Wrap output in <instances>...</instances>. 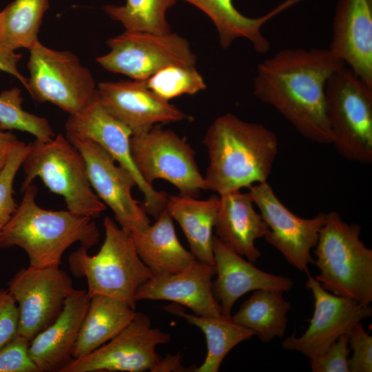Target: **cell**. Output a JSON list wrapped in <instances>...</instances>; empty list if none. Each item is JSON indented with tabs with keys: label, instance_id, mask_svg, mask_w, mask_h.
<instances>
[{
	"label": "cell",
	"instance_id": "6da1fadb",
	"mask_svg": "<svg viewBox=\"0 0 372 372\" xmlns=\"http://www.w3.org/2000/svg\"><path fill=\"white\" fill-rule=\"evenodd\" d=\"M344 65L329 48L283 49L258 65L254 94L306 138L332 143L325 90L330 76Z\"/></svg>",
	"mask_w": 372,
	"mask_h": 372
},
{
	"label": "cell",
	"instance_id": "7a4b0ae2",
	"mask_svg": "<svg viewBox=\"0 0 372 372\" xmlns=\"http://www.w3.org/2000/svg\"><path fill=\"white\" fill-rule=\"evenodd\" d=\"M203 143L209 157L207 189L219 196L267 182L278 149L274 132L230 113L214 121Z\"/></svg>",
	"mask_w": 372,
	"mask_h": 372
},
{
	"label": "cell",
	"instance_id": "3957f363",
	"mask_svg": "<svg viewBox=\"0 0 372 372\" xmlns=\"http://www.w3.org/2000/svg\"><path fill=\"white\" fill-rule=\"evenodd\" d=\"M23 193L0 234V248L20 247L28 256L29 267L45 268L59 266L63 254L74 243L88 249L99 242L100 232L93 218L41 207L33 183Z\"/></svg>",
	"mask_w": 372,
	"mask_h": 372
},
{
	"label": "cell",
	"instance_id": "277c9868",
	"mask_svg": "<svg viewBox=\"0 0 372 372\" xmlns=\"http://www.w3.org/2000/svg\"><path fill=\"white\" fill-rule=\"evenodd\" d=\"M360 227L327 214L316 249L315 278L327 291L369 305L372 302V249L360 240Z\"/></svg>",
	"mask_w": 372,
	"mask_h": 372
},
{
	"label": "cell",
	"instance_id": "5b68a950",
	"mask_svg": "<svg viewBox=\"0 0 372 372\" xmlns=\"http://www.w3.org/2000/svg\"><path fill=\"white\" fill-rule=\"evenodd\" d=\"M105 240L94 256L81 247L68 258L70 271L85 278L90 297L102 295L128 304L136 309L138 288L153 277L134 248L130 234L108 216L103 220Z\"/></svg>",
	"mask_w": 372,
	"mask_h": 372
},
{
	"label": "cell",
	"instance_id": "8992f818",
	"mask_svg": "<svg viewBox=\"0 0 372 372\" xmlns=\"http://www.w3.org/2000/svg\"><path fill=\"white\" fill-rule=\"evenodd\" d=\"M28 144L21 165L22 192L39 178L51 192L63 198L68 210L74 214L95 219L106 209L90 183L83 156L66 136L59 134Z\"/></svg>",
	"mask_w": 372,
	"mask_h": 372
},
{
	"label": "cell",
	"instance_id": "52a82bcc",
	"mask_svg": "<svg viewBox=\"0 0 372 372\" xmlns=\"http://www.w3.org/2000/svg\"><path fill=\"white\" fill-rule=\"evenodd\" d=\"M326 114L332 143L347 160L372 162V87L349 67L329 79L325 90Z\"/></svg>",
	"mask_w": 372,
	"mask_h": 372
},
{
	"label": "cell",
	"instance_id": "ba28073f",
	"mask_svg": "<svg viewBox=\"0 0 372 372\" xmlns=\"http://www.w3.org/2000/svg\"><path fill=\"white\" fill-rule=\"evenodd\" d=\"M27 90L39 103L48 102L73 114L96 92L94 78L70 51H59L39 41L30 49Z\"/></svg>",
	"mask_w": 372,
	"mask_h": 372
},
{
	"label": "cell",
	"instance_id": "9c48e42d",
	"mask_svg": "<svg viewBox=\"0 0 372 372\" xmlns=\"http://www.w3.org/2000/svg\"><path fill=\"white\" fill-rule=\"evenodd\" d=\"M130 145L134 165L148 184L163 179L177 187L181 195L195 198L200 190H207L194 150L172 130L155 125L146 132L132 135Z\"/></svg>",
	"mask_w": 372,
	"mask_h": 372
},
{
	"label": "cell",
	"instance_id": "30bf717a",
	"mask_svg": "<svg viewBox=\"0 0 372 372\" xmlns=\"http://www.w3.org/2000/svg\"><path fill=\"white\" fill-rule=\"evenodd\" d=\"M110 51L96 59L105 70L134 80H145L171 65L195 66L189 43L176 33L125 30L107 41Z\"/></svg>",
	"mask_w": 372,
	"mask_h": 372
},
{
	"label": "cell",
	"instance_id": "8fae6325",
	"mask_svg": "<svg viewBox=\"0 0 372 372\" xmlns=\"http://www.w3.org/2000/svg\"><path fill=\"white\" fill-rule=\"evenodd\" d=\"M169 339L168 333L152 327L146 314L136 312L115 337L90 354L73 358L61 372H154L161 359L156 347Z\"/></svg>",
	"mask_w": 372,
	"mask_h": 372
},
{
	"label": "cell",
	"instance_id": "7c38bea8",
	"mask_svg": "<svg viewBox=\"0 0 372 372\" xmlns=\"http://www.w3.org/2000/svg\"><path fill=\"white\" fill-rule=\"evenodd\" d=\"M7 285L19 309L18 334L30 341L59 316L74 289L59 266L20 269Z\"/></svg>",
	"mask_w": 372,
	"mask_h": 372
},
{
	"label": "cell",
	"instance_id": "4fadbf2b",
	"mask_svg": "<svg viewBox=\"0 0 372 372\" xmlns=\"http://www.w3.org/2000/svg\"><path fill=\"white\" fill-rule=\"evenodd\" d=\"M65 130L66 138L87 139L99 144L134 176L144 196L143 208L147 214L156 218L165 209L167 194L148 184L134 165L130 145L132 132L105 109L97 90L84 107L69 115Z\"/></svg>",
	"mask_w": 372,
	"mask_h": 372
},
{
	"label": "cell",
	"instance_id": "5bb4252c",
	"mask_svg": "<svg viewBox=\"0 0 372 372\" xmlns=\"http://www.w3.org/2000/svg\"><path fill=\"white\" fill-rule=\"evenodd\" d=\"M67 138L83 156L93 190L113 211L120 227L131 234L149 226L147 214L132 195V188L137 186L134 176L117 165L113 157L96 143L87 139Z\"/></svg>",
	"mask_w": 372,
	"mask_h": 372
},
{
	"label": "cell",
	"instance_id": "9a60e30c",
	"mask_svg": "<svg viewBox=\"0 0 372 372\" xmlns=\"http://www.w3.org/2000/svg\"><path fill=\"white\" fill-rule=\"evenodd\" d=\"M249 188L254 203L269 228L265 236L267 242L278 250L291 266L309 274V265L314 260L311 249L317 244L327 214L302 218L282 204L267 182Z\"/></svg>",
	"mask_w": 372,
	"mask_h": 372
},
{
	"label": "cell",
	"instance_id": "2e32d148",
	"mask_svg": "<svg viewBox=\"0 0 372 372\" xmlns=\"http://www.w3.org/2000/svg\"><path fill=\"white\" fill-rule=\"evenodd\" d=\"M306 287L314 300V311L309 325L300 336L291 335L285 339L282 347L311 359L324 353L340 336L349 334L357 323L371 316L372 308L327 291L309 273Z\"/></svg>",
	"mask_w": 372,
	"mask_h": 372
},
{
	"label": "cell",
	"instance_id": "e0dca14e",
	"mask_svg": "<svg viewBox=\"0 0 372 372\" xmlns=\"http://www.w3.org/2000/svg\"><path fill=\"white\" fill-rule=\"evenodd\" d=\"M96 90L102 105L130 129L132 135L146 132L157 123H174L189 118L147 88L144 81L101 82Z\"/></svg>",
	"mask_w": 372,
	"mask_h": 372
},
{
	"label": "cell",
	"instance_id": "ac0fdd59",
	"mask_svg": "<svg viewBox=\"0 0 372 372\" xmlns=\"http://www.w3.org/2000/svg\"><path fill=\"white\" fill-rule=\"evenodd\" d=\"M212 250L216 275L212 282L213 293L224 316H231L235 302L249 291L266 289L284 293L293 287L289 278L256 267L216 236L213 237Z\"/></svg>",
	"mask_w": 372,
	"mask_h": 372
},
{
	"label": "cell",
	"instance_id": "d6986e66",
	"mask_svg": "<svg viewBox=\"0 0 372 372\" xmlns=\"http://www.w3.org/2000/svg\"><path fill=\"white\" fill-rule=\"evenodd\" d=\"M329 50L372 87V0H339Z\"/></svg>",
	"mask_w": 372,
	"mask_h": 372
},
{
	"label": "cell",
	"instance_id": "ffe728a7",
	"mask_svg": "<svg viewBox=\"0 0 372 372\" xmlns=\"http://www.w3.org/2000/svg\"><path fill=\"white\" fill-rule=\"evenodd\" d=\"M214 265L197 259L187 269L168 275L153 276L136 291L142 300H168L187 307L196 315L218 317L222 314L212 289Z\"/></svg>",
	"mask_w": 372,
	"mask_h": 372
},
{
	"label": "cell",
	"instance_id": "44dd1931",
	"mask_svg": "<svg viewBox=\"0 0 372 372\" xmlns=\"http://www.w3.org/2000/svg\"><path fill=\"white\" fill-rule=\"evenodd\" d=\"M90 299L87 291L74 289L59 316L30 341V355L39 372H61L73 359Z\"/></svg>",
	"mask_w": 372,
	"mask_h": 372
},
{
	"label": "cell",
	"instance_id": "7402d4cb",
	"mask_svg": "<svg viewBox=\"0 0 372 372\" xmlns=\"http://www.w3.org/2000/svg\"><path fill=\"white\" fill-rule=\"evenodd\" d=\"M215 230L224 244L254 263L261 256L255 241L267 234L269 228L254 208L249 192L236 190L220 195Z\"/></svg>",
	"mask_w": 372,
	"mask_h": 372
},
{
	"label": "cell",
	"instance_id": "603a6c76",
	"mask_svg": "<svg viewBox=\"0 0 372 372\" xmlns=\"http://www.w3.org/2000/svg\"><path fill=\"white\" fill-rule=\"evenodd\" d=\"M130 236L137 254L153 276L183 271L196 260L178 240L173 219L166 209L152 225Z\"/></svg>",
	"mask_w": 372,
	"mask_h": 372
},
{
	"label": "cell",
	"instance_id": "cb8c5ba5",
	"mask_svg": "<svg viewBox=\"0 0 372 372\" xmlns=\"http://www.w3.org/2000/svg\"><path fill=\"white\" fill-rule=\"evenodd\" d=\"M205 13L214 23L222 48H229L239 39L249 40L256 52L264 54L271 48L269 41L262 32V26L269 20L291 6L286 0L274 9L256 18L247 17L234 6L233 0H183Z\"/></svg>",
	"mask_w": 372,
	"mask_h": 372
},
{
	"label": "cell",
	"instance_id": "d4e9b609",
	"mask_svg": "<svg viewBox=\"0 0 372 372\" xmlns=\"http://www.w3.org/2000/svg\"><path fill=\"white\" fill-rule=\"evenodd\" d=\"M219 203V196L198 200L180 195L169 197L165 208L181 227L195 258L210 265H214L212 231Z\"/></svg>",
	"mask_w": 372,
	"mask_h": 372
},
{
	"label": "cell",
	"instance_id": "484cf974",
	"mask_svg": "<svg viewBox=\"0 0 372 372\" xmlns=\"http://www.w3.org/2000/svg\"><path fill=\"white\" fill-rule=\"evenodd\" d=\"M135 309L111 297H90L73 352V358L87 355L118 334L133 319Z\"/></svg>",
	"mask_w": 372,
	"mask_h": 372
},
{
	"label": "cell",
	"instance_id": "4316f807",
	"mask_svg": "<svg viewBox=\"0 0 372 372\" xmlns=\"http://www.w3.org/2000/svg\"><path fill=\"white\" fill-rule=\"evenodd\" d=\"M167 312L185 319L198 327L205 334L207 355L196 372H218L228 353L239 343L255 335L250 329L238 324L231 316L205 317L187 313L181 305L174 303L164 307Z\"/></svg>",
	"mask_w": 372,
	"mask_h": 372
},
{
	"label": "cell",
	"instance_id": "83f0119b",
	"mask_svg": "<svg viewBox=\"0 0 372 372\" xmlns=\"http://www.w3.org/2000/svg\"><path fill=\"white\" fill-rule=\"evenodd\" d=\"M282 293L274 290H256L231 318L252 331L262 342L282 338L287 326V314L291 309V303Z\"/></svg>",
	"mask_w": 372,
	"mask_h": 372
},
{
	"label": "cell",
	"instance_id": "f1b7e54d",
	"mask_svg": "<svg viewBox=\"0 0 372 372\" xmlns=\"http://www.w3.org/2000/svg\"><path fill=\"white\" fill-rule=\"evenodd\" d=\"M48 0H14L1 12L0 41L16 50L31 49L39 41L43 17Z\"/></svg>",
	"mask_w": 372,
	"mask_h": 372
},
{
	"label": "cell",
	"instance_id": "f546056e",
	"mask_svg": "<svg viewBox=\"0 0 372 372\" xmlns=\"http://www.w3.org/2000/svg\"><path fill=\"white\" fill-rule=\"evenodd\" d=\"M176 0H126L124 6L108 5L106 13L129 31L147 32L158 34L171 32L166 19L167 10Z\"/></svg>",
	"mask_w": 372,
	"mask_h": 372
},
{
	"label": "cell",
	"instance_id": "4dcf8cb0",
	"mask_svg": "<svg viewBox=\"0 0 372 372\" xmlns=\"http://www.w3.org/2000/svg\"><path fill=\"white\" fill-rule=\"evenodd\" d=\"M23 99L17 87L0 93V125L5 130H19L32 134L39 140L55 136L48 121L30 113L22 107Z\"/></svg>",
	"mask_w": 372,
	"mask_h": 372
},
{
	"label": "cell",
	"instance_id": "1f68e13d",
	"mask_svg": "<svg viewBox=\"0 0 372 372\" xmlns=\"http://www.w3.org/2000/svg\"><path fill=\"white\" fill-rule=\"evenodd\" d=\"M143 81L147 88L167 101L184 94H196L207 87L195 66L168 65Z\"/></svg>",
	"mask_w": 372,
	"mask_h": 372
},
{
	"label": "cell",
	"instance_id": "d6a6232c",
	"mask_svg": "<svg viewBox=\"0 0 372 372\" xmlns=\"http://www.w3.org/2000/svg\"><path fill=\"white\" fill-rule=\"evenodd\" d=\"M28 149L29 144L19 141L0 172V234L18 205L13 196V183Z\"/></svg>",
	"mask_w": 372,
	"mask_h": 372
},
{
	"label": "cell",
	"instance_id": "836d02e7",
	"mask_svg": "<svg viewBox=\"0 0 372 372\" xmlns=\"http://www.w3.org/2000/svg\"><path fill=\"white\" fill-rule=\"evenodd\" d=\"M30 341L17 335L0 349V372H39L32 360Z\"/></svg>",
	"mask_w": 372,
	"mask_h": 372
},
{
	"label": "cell",
	"instance_id": "e575fe53",
	"mask_svg": "<svg viewBox=\"0 0 372 372\" xmlns=\"http://www.w3.org/2000/svg\"><path fill=\"white\" fill-rule=\"evenodd\" d=\"M349 334L339 337L322 355L310 360L313 372H350Z\"/></svg>",
	"mask_w": 372,
	"mask_h": 372
},
{
	"label": "cell",
	"instance_id": "d590c367",
	"mask_svg": "<svg viewBox=\"0 0 372 372\" xmlns=\"http://www.w3.org/2000/svg\"><path fill=\"white\" fill-rule=\"evenodd\" d=\"M349 347L353 355L349 359L350 372L372 371V337L364 330L361 322L349 334Z\"/></svg>",
	"mask_w": 372,
	"mask_h": 372
},
{
	"label": "cell",
	"instance_id": "8d00e7d4",
	"mask_svg": "<svg viewBox=\"0 0 372 372\" xmlns=\"http://www.w3.org/2000/svg\"><path fill=\"white\" fill-rule=\"evenodd\" d=\"M19 320L15 300L7 289L0 288V349L18 335Z\"/></svg>",
	"mask_w": 372,
	"mask_h": 372
},
{
	"label": "cell",
	"instance_id": "74e56055",
	"mask_svg": "<svg viewBox=\"0 0 372 372\" xmlns=\"http://www.w3.org/2000/svg\"><path fill=\"white\" fill-rule=\"evenodd\" d=\"M21 54L6 45L0 41V71H3L15 76L26 88L28 79L18 70L17 63L21 59Z\"/></svg>",
	"mask_w": 372,
	"mask_h": 372
},
{
	"label": "cell",
	"instance_id": "f35d334b",
	"mask_svg": "<svg viewBox=\"0 0 372 372\" xmlns=\"http://www.w3.org/2000/svg\"><path fill=\"white\" fill-rule=\"evenodd\" d=\"M19 141L12 132L3 130L0 125V172Z\"/></svg>",
	"mask_w": 372,
	"mask_h": 372
},
{
	"label": "cell",
	"instance_id": "ab89813d",
	"mask_svg": "<svg viewBox=\"0 0 372 372\" xmlns=\"http://www.w3.org/2000/svg\"><path fill=\"white\" fill-rule=\"evenodd\" d=\"M181 364V358L178 355H168L161 358L154 371H186Z\"/></svg>",
	"mask_w": 372,
	"mask_h": 372
},
{
	"label": "cell",
	"instance_id": "60d3db41",
	"mask_svg": "<svg viewBox=\"0 0 372 372\" xmlns=\"http://www.w3.org/2000/svg\"><path fill=\"white\" fill-rule=\"evenodd\" d=\"M1 21H2V14H1V12H0V26H1Z\"/></svg>",
	"mask_w": 372,
	"mask_h": 372
}]
</instances>
